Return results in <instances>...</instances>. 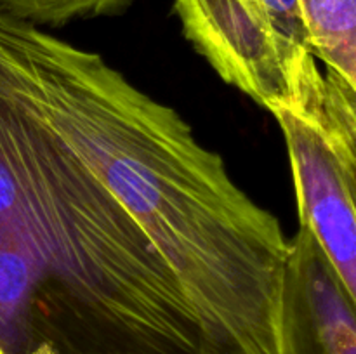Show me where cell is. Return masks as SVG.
<instances>
[{
    "label": "cell",
    "instance_id": "cell-1",
    "mask_svg": "<svg viewBox=\"0 0 356 354\" xmlns=\"http://www.w3.org/2000/svg\"><path fill=\"white\" fill-rule=\"evenodd\" d=\"M17 85L165 257L211 354H278L289 238L176 110L99 54L0 12Z\"/></svg>",
    "mask_w": 356,
    "mask_h": 354
},
{
    "label": "cell",
    "instance_id": "cell-3",
    "mask_svg": "<svg viewBox=\"0 0 356 354\" xmlns=\"http://www.w3.org/2000/svg\"><path fill=\"white\" fill-rule=\"evenodd\" d=\"M195 51L271 115L323 128L329 76L318 66L299 0H174Z\"/></svg>",
    "mask_w": 356,
    "mask_h": 354
},
{
    "label": "cell",
    "instance_id": "cell-8",
    "mask_svg": "<svg viewBox=\"0 0 356 354\" xmlns=\"http://www.w3.org/2000/svg\"><path fill=\"white\" fill-rule=\"evenodd\" d=\"M0 354H2V353H0Z\"/></svg>",
    "mask_w": 356,
    "mask_h": 354
},
{
    "label": "cell",
    "instance_id": "cell-6",
    "mask_svg": "<svg viewBox=\"0 0 356 354\" xmlns=\"http://www.w3.org/2000/svg\"><path fill=\"white\" fill-rule=\"evenodd\" d=\"M316 61L356 85V0H299Z\"/></svg>",
    "mask_w": 356,
    "mask_h": 354
},
{
    "label": "cell",
    "instance_id": "cell-7",
    "mask_svg": "<svg viewBox=\"0 0 356 354\" xmlns=\"http://www.w3.org/2000/svg\"><path fill=\"white\" fill-rule=\"evenodd\" d=\"M136 0H0V12L35 26H63L75 19L117 16Z\"/></svg>",
    "mask_w": 356,
    "mask_h": 354
},
{
    "label": "cell",
    "instance_id": "cell-4",
    "mask_svg": "<svg viewBox=\"0 0 356 354\" xmlns=\"http://www.w3.org/2000/svg\"><path fill=\"white\" fill-rule=\"evenodd\" d=\"M287 144L299 226L308 229L356 297V142L289 111L275 113Z\"/></svg>",
    "mask_w": 356,
    "mask_h": 354
},
{
    "label": "cell",
    "instance_id": "cell-5",
    "mask_svg": "<svg viewBox=\"0 0 356 354\" xmlns=\"http://www.w3.org/2000/svg\"><path fill=\"white\" fill-rule=\"evenodd\" d=\"M356 297L306 228L289 239L278 354H356Z\"/></svg>",
    "mask_w": 356,
    "mask_h": 354
},
{
    "label": "cell",
    "instance_id": "cell-2",
    "mask_svg": "<svg viewBox=\"0 0 356 354\" xmlns=\"http://www.w3.org/2000/svg\"><path fill=\"white\" fill-rule=\"evenodd\" d=\"M0 353L211 354L165 257L0 49Z\"/></svg>",
    "mask_w": 356,
    "mask_h": 354
}]
</instances>
